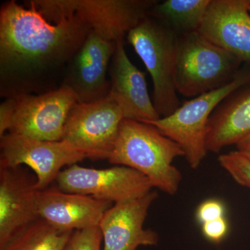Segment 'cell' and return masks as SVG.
<instances>
[{
    "mask_svg": "<svg viewBox=\"0 0 250 250\" xmlns=\"http://www.w3.org/2000/svg\"><path fill=\"white\" fill-rule=\"evenodd\" d=\"M250 0H211L199 32L250 65Z\"/></svg>",
    "mask_w": 250,
    "mask_h": 250,
    "instance_id": "4fadbf2b",
    "label": "cell"
},
{
    "mask_svg": "<svg viewBox=\"0 0 250 250\" xmlns=\"http://www.w3.org/2000/svg\"><path fill=\"white\" fill-rule=\"evenodd\" d=\"M250 133V83L229 94L212 113L207 128L208 152L219 153Z\"/></svg>",
    "mask_w": 250,
    "mask_h": 250,
    "instance_id": "e0dca14e",
    "label": "cell"
},
{
    "mask_svg": "<svg viewBox=\"0 0 250 250\" xmlns=\"http://www.w3.org/2000/svg\"><path fill=\"white\" fill-rule=\"evenodd\" d=\"M0 139V168L28 166L35 173L38 190L48 188L64 166L75 165L86 159L65 140L41 141L13 132L6 133Z\"/></svg>",
    "mask_w": 250,
    "mask_h": 250,
    "instance_id": "ba28073f",
    "label": "cell"
},
{
    "mask_svg": "<svg viewBox=\"0 0 250 250\" xmlns=\"http://www.w3.org/2000/svg\"><path fill=\"white\" fill-rule=\"evenodd\" d=\"M211 0H166L157 3L149 16L177 35L199 31Z\"/></svg>",
    "mask_w": 250,
    "mask_h": 250,
    "instance_id": "ac0fdd59",
    "label": "cell"
},
{
    "mask_svg": "<svg viewBox=\"0 0 250 250\" xmlns=\"http://www.w3.org/2000/svg\"><path fill=\"white\" fill-rule=\"evenodd\" d=\"M16 105V98H6L0 105V138L11 129Z\"/></svg>",
    "mask_w": 250,
    "mask_h": 250,
    "instance_id": "cb8c5ba5",
    "label": "cell"
},
{
    "mask_svg": "<svg viewBox=\"0 0 250 250\" xmlns=\"http://www.w3.org/2000/svg\"><path fill=\"white\" fill-rule=\"evenodd\" d=\"M59 190L119 203L134 200L152 191L149 179L125 166L89 168L75 164L62 170L56 179Z\"/></svg>",
    "mask_w": 250,
    "mask_h": 250,
    "instance_id": "9c48e42d",
    "label": "cell"
},
{
    "mask_svg": "<svg viewBox=\"0 0 250 250\" xmlns=\"http://www.w3.org/2000/svg\"><path fill=\"white\" fill-rule=\"evenodd\" d=\"M72 232L61 231L39 218L13 237L0 250H62Z\"/></svg>",
    "mask_w": 250,
    "mask_h": 250,
    "instance_id": "d6986e66",
    "label": "cell"
},
{
    "mask_svg": "<svg viewBox=\"0 0 250 250\" xmlns=\"http://www.w3.org/2000/svg\"><path fill=\"white\" fill-rule=\"evenodd\" d=\"M35 183L20 167L0 168V248L39 220Z\"/></svg>",
    "mask_w": 250,
    "mask_h": 250,
    "instance_id": "2e32d148",
    "label": "cell"
},
{
    "mask_svg": "<svg viewBox=\"0 0 250 250\" xmlns=\"http://www.w3.org/2000/svg\"><path fill=\"white\" fill-rule=\"evenodd\" d=\"M16 99L17 105L9 132L47 141L62 140L67 118L78 103L73 92L64 85Z\"/></svg>",
    "mask_w": 250,
    "mask_h": 250,
    "instance_id": "30bf717a",
    "label": "cell"
},
{
    "mask_svg": "<svg viewBox=\"0 0 250 250\" xmlns=\"http://www.w3.org/2000/svg\"><path fill=\"white\" fill-rule=\"evenodd\" d=\"M226 208L225 204L219 199L210 198L202 202L197 207L195 218L202 224L225 218Z\"/></svg>",
    "mask_w": 250,
    "mask_h": 250,
    "instance_id": "7402d4cb",
    "label": "cell"
},
{
    "mask_svg": "<svg viewBox=\"0 0 250 250\" xmlns=\"http://www.w3.org/2000/svg\"><path fill=\"white\" fill-rule=\"evenodd\" d=\"M220 166L237 184L250 188V160L238 151L218 156Z\"/></svg>",
    "mask_w": 250,
    "mask_h": 250,
    "instance_id": "ffe728a7",
    "label": "cell"
},
{
    "mask_svg": "<svg viewBox=\"0 0 250 250\" xmlns=\"http://www.w3.org/2000/svg\"><path fill=\"white\" fill-rule=\"evenodd\" d=\"M116 45L93 30L87 36L67 65L62 85L73 92L77 103H93L109 95L111 83L106 75Z\"/></svg>",
    "mask_w": 250,
    "mask_h": 250,
    "instance_id": "8fae6325",
    "label": "cell"
},
{
    "mask_svg": "<svg viewBox=\"0 0 250 250\" xmlns=\"http://www.w3.org/2000/svg\"><path fill=\"white\" fill-rule=\"evenodd\" d=\"M108 72L109 96L119 105L125 119L147 123L161 118L148 93L146 74L130 61L123 39L116 42Z\"/></svg>",
    "mask_w": 250,
    "mask_h": 250,
    "instance_id": "9a60e30c",
    "label": "cell"
},
{
    "mask_svg": "<svg viewBox=\"0 0 250 250\" xmlns=\"http://www.w3.org/2000/svg\"><path fill=\"white\" fill-rule=\"evenodd\" d=\"M229 231L228 220L223 218L202 224V232L210 243L219 244L226 238Z\"/></svg>",
    "mask_w": 250,
    "mask_h": 250,
    "instance_id": "603a6c76",
    "label": "cell"
},
{
    "mask_svg": "<svg viewBox=\"0 0 250 250\" xmlns=\"http://www.w3.org/2000/svg\"><path fill=\"white\" fill-rule=\"evenodd\" d=\"M243 63L199 31L178 36L175 84L177 93L195 98L234 80Z\"/></svg>",
    "mask_w": 250,
    "mask_h": 250,
    "instance_id": "3957f363",
    "label": "cell"
},
{
    "mask_svg": "<svg viewBox=\"0 0 250 250\" xmlns=\"http://www.w3.org/2000/svg\"><path fill=\"white\" fill-rule=\"evenodd\" d=\"M0 9V92L16 98L62 86L64 74L91 27L76 16L50 22L30 3Z\"/></svg>",
    "mask_w": 250,
    "mask_h": 250,
    "instance_id": "6da1fadb",
    "label": "cell"
},
{
    "mask_svg": "<svg viewBox=\"0 0 250 250\" xmlns=\"http://www.w3.org/2000/svg\"><path fill=\"white\" fill-rule=\"evenodd\" d=\"M158 197L156 191L112 205L104 214L100 227L103 250H137L140 246H155L159 236L144 228L149 208Z\"/></svg>",
    "mask_w": 250,
    "mask_h": 250,
    "instance_id": "7c38bea8",
    "label": "cell"
},
{
    "mask_svg": "<svg viewBox=\"0 0 250 250\" xmlns=\"http://www.w3.org/2000/svg\"><path fill=\"white\" fill-rule=\"evenodd\" d=\"M50 22L76 16L92 30L117 42L150 14L153 0H33L29 1Z\"/></svg>",
    "mask_w": 250,
    "mask_h": 250,
    "instance_id": "8992f818",
    "label": "cell"
},
{
    "mask_svg": "<svg viewBox=\"0 0 250 250\" xmlns=\"http://www.w3.org/2000/svg\"><path fill=\"white\" fill-rule=\"evenodd\" d=\"M237 151L250 160V133L236 145Z\"/></svg>",
    "mask_w": 250,
    "mask_h": 250,
    "instance_id": "d4e9b609",
    "label": "cell"
},
{
    "mask_svg": "<svg viewBox=\"0 0 250 250\" xmlns=\"http://www.w3.org/2000/svg\"><path fill=\"white\" fill-rule=\"evenodd\" d=\"M126 36L152 78L156 111L161 118L170 116L182 105L175 84L178 35L148 16Z\"/></svg>",
    "mask_w": 250,
    "mask_h": 250,
    "instance_id": "277c9868",
    "label": "cell"
},
{
    "mask_svg": "<svg viewBox=\"0 0 250 250\" xmlns=\"http://www.w3.org/2000/svg\"></svg>",
    "mask_w": 250,
    "mask_h": 250,
    "instance_id": "484cf974",
    "label": "cell"
},
{
    "mask_svg": "<svg viewBox=\"0 0 250 250\" xmlns=\"http://www.w3.org/2000/svg\"><path fill=\"white\" fill-rule=\"evenodd\" d=\"M103 233L100 227L76 230L62 250H101Z\"/></svg>",
    "mask_w": 250,
    "mask_h": 250,
    "instance_id": "44dd1931",
    "label": "cell"
},
{
    "mask_svg": "<svg viewBox=\"0 0 250 250\" xmlns=\"http://www.w3.org/2000/svg\"><path fill=\"white\" fill-rule=\"evenodd\" d=\"M125 119L119 105L108 95L90 103H77L70 111L62 140L90 159H108Z\"/></svg>",
    "mask_w": 250,
    "mask_h": 250,
    "instance_id": "52a82bcc",
    "label": "cell"
},
{
    "mask_svg": "<svg viewBox=\"0 0 250 250\" xmlns=\"http://www.w3.org/2000/svg\"><path fill=\"white\" fill-rule=\"evenodd\" d=\"M250 83V65L243 64L232 82L218 89L185 102L170 116L147 122L177 143L192 169L201 165L207 156L208 121L217 106L234 90Z\"/></svg>",
    "mask_w": 250,
    "mask_h": 250,
    "instance_id": "5b68a950",
    "label": "cell"
},
{
    "mask_svg": "<svg viewBox=\"0 0 250 250\" xmlns=\"http://www.w3.org/2000/svg\"><path fill=\"white\" fill-rule=\"evenodd\" d=\"M179 156H184L182 147L155 126L125 118L108 161L138 171L149 179L153 188L174 195L182 175L172 163Z\"/></svg>",
    "mask_w": 250,
    "mask_h": 250,
    "instance_id": "7a4b0ae2",
    "label": "cell"
},
{
    "mask_svg": "<svg viewBox=\"0 0 250 250\" xmlns=\"http://www.w3.org/2000/svg\"><path fill=\"white\" fill-rule=\"evenodd\" d=\"M36 207L39 218L63 231L99 227L111 202L58 188L38 190Z\"/></svg>",
    "mask_w": 250,
    "mask_h": 250,
    "instance_id": "5bb4252c",
    "label": "cell"
}]
</instances>
